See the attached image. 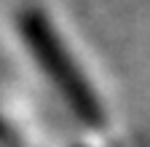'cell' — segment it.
Listing matches in <instances>:
<instances>
[{
  "instance_id": "obj_1",
  "label": "cell",
  "mask_w": 150,
  "mask_h": 147,
  "mask_svg": "<svg viewBox=\"0 0 150 147\" xmlns=\"http://www.w3.org/2000/svg\"><path fill=\"white\" fill-rule=\"evenodd\" d=\"M19 27H22V35L32 51V56L38 59V64H43L46 75L59 88V94H64L67 104L75 110V115H81L86 123H99V118H102L99 104L94 99L88 83L81 78V72L75 67V62L70 59V53L64 51V43H59L48 19L30 8L22 13Z\"/></svg>"
}]
</instances>
